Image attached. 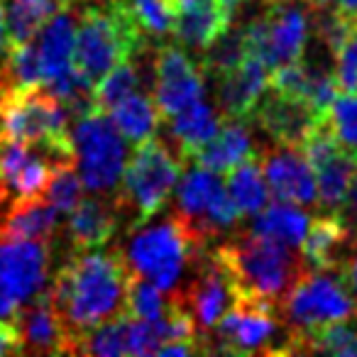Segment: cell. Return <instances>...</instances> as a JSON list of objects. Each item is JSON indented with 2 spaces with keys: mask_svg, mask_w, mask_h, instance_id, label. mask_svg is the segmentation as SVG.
Returning <instances> with one entry per match:
<instances>
[{
  "mask_svg": "<svg viewBox=\"0 0 357 357\" xmlns=\"http://www.w3.org/2000/svg\"><path fill=\"white\" fill-rule=\"evenodd\" d=\"M128 277L125 259L100 250L71 255L56 272L47 291L69 340V355H76L79 337L89 328L125 313Z\"/></svg>",
  "mask_w": 357,
  "mask_h": 357,
  "instance_id": "cell-1",
  "label": "cell"
},
{
  "mask_svg": "<svg viewBox=\"0 0 357 357\" xmlns=\"http://www.w3.org/2000/svg\"><path fill=\"white\" fill-rule=\"evenodd\" d=\"M235 294L282 308L284 298L308 272L303 252L289 243L257 233H240L215 248Z\"/></svg>",
  "mask_w": 357,
  "mask_h": 357,
  "instance_id": "cell-2",
  "label": "cell"
},
{
  "mask_svg": "<svg viewBox=\"0 0 357 357\" xmlns=\"http://www.w3.org/2000/svg\"><path fill=\"white\" fill-rule=\"evenodd\" d=\"M147 47L128 0H93L81 10L74 42V69L96 86L115 64L135 59Z\"/></svg>",
  "mask_w": 357,
  "mask_h": 357,
  "instance_id": "cell-3",
  "label": "cell"
},
{
  "mask_svg": "<svg viewBox=\"0 0 357 357\" xmlns=\"http://www.w3.org/2000/svg\"><path fill=\"white\" fill-rule=\"evenodd\" d=\"M206 250L208 243L181 215L172 213L154 225L142 223L132 228L125 248V267L162 291H174L186 267L196 264Z\"/></svg>",
  "mask_w": 357,
  "mask_h": 357,
  "instance_id": "cell-4",
  "label": "cell"
},
{
  "mask_svg": "<svg viewBox=\"0 0 357 357\" xmlns=\"http://www.w3.org/2000/svg\"><path fill=\"white\" fill-rule=\"evenodd\" d=\"M181 162L184 159L159 137L135 144L132 157L123 169V181L115 201L120 213L130 215V228L149 223L164 208L178 184Z\"/></svg>",
  "mask_w": 357,
  "mask_h": 357,
  "instance_id": "cell-5",
  "label": "cell"
},
{
  "mask_svg": "<svg viewBox=\"0 0 357 357\" xmlns=\"http://www.w3.org/2000/svg\"><path fill=\"white\" fill-rule=\"evenodd\" d=\"M0 135L40 144L64 159H76L69 113L47 86L8 89L0 96Z\"/></svg>",
  "mask_w": 357,
  "mask_h": 357,
  "instance_id": "cell-6",
  "label": "cell"
},
{
  "mask_svg": "<svg viewBox=\"0 0 357 357\" xmlns=\"http://www.w3.org/2000/svg\"><path fill=\"white\" fill-rule=\"evenodd\" d=\"M213 340L208 352H233V355H289L296 352V335L287 328L277 308L255 298L235 296L215 328L206 337Z\"/></svg>",
  "mask_w": 357,
  "mask_h": 357,
  "instance_id": "cell-7",
  "label": "cell"
},
{
  "mask_svg": "<svg viewBox=\"0 0 357 357\" xmlns=\"http://www.w3.org/2000/svg\"><path fill=\"white\" fill-rule=\"evenodd\" d=\"M355 308V301L347 294L337 269H308L301 282L291 289V294L284 298L279 316L296 335L298 352L303 337L328 323L345 321Z\"/></svg>",
  "mask_w": 357,
  "mask_h": 357,
  "instance_id": "cell-8",
  "label": "cell"
},
{
  "mask_svg": "<svg viewBox=\"0 0 357 357\" xmlns=\"http://www.w3.org/2000/svg\"><path fill=\"white\" fill-rule=\"evenodd\" d=\"M245 30L248 52L267 64L277 66L303 59L311 35V13L306 0H267V8Z\"/></svg>",
  "mask_w": 357,
  "mask_h": 357,
  "instance_id": "cell-9",
  "label": "cell"
},
{
  "mask_svg": "<svg viewBox=\"0 0 357 357\" xmlns=\"http://www.w3.org/2000/svg\"><path fill=\"white\" fill-rule=\"evenodd\" d=\"M79 176L84 189L110 191L123 176L128 147L125 137L108 120L105 110L93 108L76 120V130L71 135Z\"/></svg>",
  "mask_w": 357,
  "mask_h": 357,
  "instance_id": "cell-10",
  "label": "cell"
},
{
  "mask_svg": "<svg viewBox=\"0 0 357 357\" xmlns=\"http://www.w3.org/2000/svg\"><path fill=\"white\" fill-rule=\"evenodd\" d=\"M176 213L194 228L196 235L211 243L225 230L240 225L243 213L235 206L225 184L211 169L196 164L178 178L176 184Z\"/></svg>",
  "mask_w": 357,
  "mask_h": 357,
  "instance_id": "cell-11",
  "label": "cell"
},
{
  "mask_svg": "<svg viewBox=\"0 0 357 357\" xmlns=\"http://www.w3.org/2000/svg\"><path fill=\"white\" fill-rule=\"evenodd\" d=\"M50 243L0 238V318L15 316L22 303L45 289Z\"/></svg>",
  "mask_w": 357,
  "mask_h": 357,
  "instance_id": "cell-12",
  "label": "cell"
},
{
  "mask_svg": "<svg viewBox=\"0 0 357 357\" xmlns=\"http://www.w3.org/2000/svg\"><path fill=\"white\" fill-rule=\"evenodd\" d=\"M181 311L194 321L196 333L206 350V337L223 318L228 306L235 301V287L225 264L220 262L215 250H206L194 264V279L184 287V291H172Z\"/></svg>",
  "mask_w": 357,
  "mask_h": 357,
  "instance_id": "cell-13",
  "label": "cell"
},
{
  "mask_svg": "<svg viewBox=\"0 0 357 357\" xmlns=\"http://www.w3.org/2000/svg\"><path fill=\"white\" fill-rule=\"evenodd\" d=\"M204 69L178 45H162L154 56V103L164 118L204 98Z\"/></svg>",
  "mask_w": 357,
  "mask_h": 357,
  "instance_id": "cell-14",
  "label": "cell"
},
{
  "mask_svg": "<svg viewBox=\"0 0 357 357\" xmlns=\"http://www.w3.org/2000/svg\"><path fill=\"white\" fill-rule=\"evenodd\" d=\"M259 159L274 199L301 208L316 206V174L301 147L277 144L272 149H259Z\"/></svg>",
  "mask_w": 357,
  "mask_h": 357,
  "instance_id": "cell-15",
  "label": "cell"
},
{
  "mask_svg": "<svg viewBox=\"0 0 357 357\" xmlns=\"http://www.w3.org/2000/svg\"><path fill=\"white\" fill-rule=\"evenodd\" d=\"M252 118L274 139V144L301 147L303 139L311 135V130L326 115H318L316 108L311 103H306V100L267 89L262 93V98L257 100V105H255L250 120Z\"/></svg>",
  "mask_w": 357,
  "mask_h": 357,
  "instance_id": "cell-16",
  "label": "cell"
},
{
  "mask_svg": "<svg viewBox=\"0 0 357 357\" xmlns=\"http://www.w3.org/2000/svg\"><path fill=\"white\" fill-rule=\"evenodd\" d=\"M172 35L189 52L204 54L235 20V10L225 0H169Z\"/></svg>",
  "mask_w": 357,
  "mask_h": 357,
  "instance_id": "cell-17",
  "label": "cell"
},
{
  "mask_svg": "<svg viewBox=\"0 0 357 357\" xmlns=\"http://www.w3.org/2000/svg\"><path fill=\"white\" fill-rule=\"evenodd\" d=\"M269 74L272 71L267 69V64L259 56L248 52V56L240 61V66H235L233 71H228L223 76H215L223 118L245 120L248 123L257 100L269 89Z\"/></svg>",
  "mask_w": 357,
  "mask_h": 357,
  "instance_id": "cell-18",
  "label": "cell"
},
{
  "mask_svg": "<svg viewBox=\"0 0 357 357\" xmlns=\"http://www.w3.org/2000/svg\"><path fill=\"white\" fill-rule=\"evenodd\" d=\"M15 328L20 333L22 352H35V355H69V340L56 318L50 301V291L42 289L40 294L22 303L15 311Z\"/></svg>",
  "mask_w": 357,
  "mask_h": 357,
  "instance_id": "cell-19",
  "label": "cell"
},
{
  "mask_svg": "<svg viewBox=\"0 0 357 357\" xmlns=\"http://www.w3.org/2000/svg\"><path fill=\"white\" fill-rule=\"evenodd\" d=\"M66 220V238L74 252L100 250L118 235L120 211L118 204L103 199H81L69 211Z\"/></svg>",
  "mask_w": 357,
  "mask_h": 357,
  "instance_id": "cell-20",
  "label": "cell"
},
{
  "mask_svg": "<svg viewBox=\"0 0 357 357\" xmlns=\"http://www.w3.org/2000/svg\"><path fill=\"white\" fill-rule=\"evenodd\" d=\"M259 154V149L255 147V139L250 128L245 125V120H230L225 118V125L218 128V132L204 142L201 147H196L189 154V159L194 164L211 172H230L233 167H238L240 162Z\"/></svg>",
  "mask_w": 357,
  "mask_h": 357,
  "instance_id": "cell-21",
  "label": "cell"
},
{
  "mask_svg": "<svg viewBox=\"0 0 357 357\" xmlns=\"http://www.w3.org/2000/svg\"><path fill=\"white\" fill-rule=\"evenodd\" d=\"M352 235L335 213H323L308 223L301 243L303 259L311 269H340L345 255L352 248Z\"/></svg>",
  "mask_w": 357,
  "mask_h": 357,
  "instance_id": "cell-22",
  "label": "cell"
},
{
  "mask_svg": "<svg viewBox=\"0 0 357 357\" xmlns=\"http://www.w3.org/2000/svg\"><path fill=\"white\" fill-rule=\"evenodd\" d=\"M59 213L61 211L45 199L15 201L0 215V238L52 243L59 228Z\"/></svg>",
  "mask_w": 357,
  "mask_h": 357,
  "instance_id": "cell-23",
  "label": "cell"
},
{
  "mask_svg": "<svg viewBox=\"0 0 357 357\" xmlns=\"http://www.w3.org/2000/svg\"><path fill=\"white\" fill-rule=\"evenodd\" d=\"M74 42H76V25L74 15L69 8H61L59 13L50 17L42 27L40 35V61L45 69V86L59 74H64L71 64H74Z\"/></svg>",
  "mask_w": 357,
  "mask_h": 357,
  "instance_id": "cell-24",
  "label": "cell"
},
{
  "mask_svg": "<svg viewBox=\"0 0 357 357\" xmlns=\"http://www.w3.org/2000/svg\"><path fill=\"white\" fill-rule=\"evenodd\" d=\"M311 167L316 172V204L323 213H337L355 172V157L342 147H335Z\"/></svg>",
  "mask_w": 357,
  "mask_h": 357,
  "instance_id": "cell-25",
  "label": "cell"
},
{
  "mask_svg": "<svg viewBox=\"0 0 357 357\" xmlns=\"http://www.w3.org/2000/svg\"><path fill=\"white\" fill-rule=\"evenodd\" d=\"M169 120H172V137L176 139V149L181 159H189V154L204 142H208L220 128V115L204 98L186 105L184 110H178Z\"/></svg>",
  "mask_w": 357,
  "mask_h": 357,
  "instance_id": "cell-26",
  "label": "cell"
},
{
  "mask_svg": "<svg viewBox=\"0 0 357 357\" xmlns=\"http://www.w3.org/2000/svg\"><path fill=\"white\" fill-rule=\"evenodd\" d=\"M110 115H113V125L118 128V132L132 144L154 137L159 123H162V113H159L154 98L142 93L125 96L110 108Z\"/></svg>",
  "mask_w": 357,
  "mask_h": 357,
  "instance_id": "cell-27",
  "label": "cell"
},
{
  "mask_svg": "<svg viewBox=\"0 0 357 357\" xmlns=\"http://www.w3.org/2000/svg\"><path fill=\"white\" fill-rule=\"evenodd\" d=\"M225 189L233 196L235 206H238L243 215H257L269 204V186L264 181L259 154H255V157L245 159L238 167L230 169Z\"/></svg>",
  "mask_w": 357,
  "mask_h": 357,
  "instance_id": "cell-28",
  "label": "cell"
},
{
  "mask_svg": "<svg viewBox=\"0 0 357 357\" xmlns=\"http://www.w3.org/2000/svg\"><path fill=\"white\" fill-rule=\"evenodd\" d=\"M308 218L301 211V206L294 204H274V206H264L257 215H255L252 225H250V233L257 235H267V238H277L282 243H289L294 248H301L303 238H306L308 230Z\"/></svg>",
  "mask_w": 357,
  "mask_h": 357,
  "instance_id": "cell-29",
  "label": "cell"
},
{
  "mask_svg": "<svg viewBox=\"0 0 357 357\" xmlns=\"http://www.w3.org/2000/svg\"><path fill=\"white\" fill-rule=\"evenodd\" d=\"M10 45L32 42L54 13L61 10L59 0H3Z\"/></svg>",
  "mask_w": 357,
  "mask_h": 357,
  "instance_id": "cell-30",
  "label": "cell"
},
{
  "mask_svg": "<svg viewBox=\"0 0 357 357\" xmlns=\"http://www.w3.org/2000/svg\"><path fill=\"white\" fill-rule=\"evenodd\" d=\"M128 331H130V316L120 313V316L103 321L98 326L89 328L84 335L79 337L76 345V355H128Z\"/></svg>",
  "mask_w": 357,
  "mask_h": 357,
  "instance_id": "cell-31",
  "label": "cell"
},
{
  "mask_svg": "<svg viewBox=\"0 0 357 357\" xmlns=\"http://www.w3.org/2000/svg\"><path fill=\"white\" fill-rule=\"evenodd\" d=\"M298 352H326L337 357H357V321H335L313 331L298 345Z\"/></svg>",
  "mask_w": 357,
  "mask_h": 357,
  "instance_id": "cell-32",
  "label": "cell"
},
{
  "mask_svg": "<svg viewBox=\"0 0 357 357\" xmlns=\"http://www.w3.org/2000/svg\"><path fill=\"white\" fill-rule=\"evenodd\" d=\"M0 74L13 89H32V86H45V69H42L40 52L32 42L10 45L6 50V64L0 66Z\"/></svg>",
  "mask_w": 357,
  "mask_h": 357,
  "instance_id": "cell-33",
  "label": "cell"
},
{
  "mask_svg": "<svg viewBox=\"0 0 357 357\" xmlns=\"http://www.w3.org/2000/svg\"><path fill=\"white\" fill-rule=\"evenodd\" d=\"M248 56V42H245V30L243 27L230 25L208 50L201 56V69L208 76H223L228 71H233L235 66H240V61Z\"/></svg>",
  "mask_w": 357,
  "mask_h": 357,
  "instance_id": "cell-34",
  "label": "cell"
},
{
  "mask_svg": "<svg viewBox=\"0 0 357 357\" xmlns=\"http://www.w3.org/2000/svg\"><path fill=\"white\" fill-rule=\"evenodd\" d=\"M172 308V294L164 296L162 289L152 282L130 274L125 287V313L130 318H162Z\"/></svg>",
  "mask_w": 357,
  "mask_h": 357,
  "instance_id": "cell-35",
  "label": "cell"
},
{
  "mask_svg": "<svg viewBox=\"0 0 357 357\" xmlns=\"http://www.w3.org/2000/svg\"><path fill=\"white\" fill-rule=\"evenodd\" d=\"M137 84H139V69L135 66L132 59H123L93 86V105L108 113L118 100L135 93Z\"/></svg>",
  "mask_w": 357,
  "mask_h": 357,
  "instance_id": "cell-36",
  "label": "cell"
},
{
  "mask_svg": "<svg viewBox=\"0 0 357 357\" xmlns=\"http://www.w3.org/2000/svg\"><path fill=\"white\" fill-rule=\"evenodd\" d=\"M328 125L337 144L357 157V93H340L328 108Z\"/></svg>",
  "mask_w": 357,
  "mask_h": 357,
  "instance_id": "cell-37",
  "label": "cell"
},
{
  "mask_svg": "<svg viewBox=\"0 0 357 357\" xmlns=\"http://www.w3.org/2000/svg\"><path fill=\"white\" fill-rule=\"evenodd\" d=\"M81 196H84V181H81L79 172L74 169V162H64V164H59V167H54L42 199L50 201V204L56 206L59 211L69 213L81 201Z\"/></svg>",
  "mask_w": 357,
  "mask_h": 357,
  "instance_id": "cell-38",
  "label": "cell"
},
{
  "mask_svg": "<svg viewBox=\"0 0 357 357\" xmlns=\"http://www.w3.org/2000/svg\"><path fill=\"white\" fill-rule=\"evenodd\" d=\"M333 61H335L333 79H335L337 93H357V22L335 50Z\"/></svg>",
  "mask_w": 357,
  "mask_h": 357,
  "instance_id": "cell-39",
  "label": "cell"
},
{
  "mask_svg": "<svg viewBox=\"0 0 357 357\" xmlns=\"http://www.w3.org/2000/svg\"><path fill=\"white\" fill-rule=\"evenodd\" d=\"M132 13L147 37H164L172 30V3L169 0H132Z\"/></svg>",
  "mask_w": 357,
  "mask_h": 357,
  "instance_id": "cell-40",
  "label": "cell"
},
{
  "mask_svg": "<svg viewBox=\"0 0 357 357\" xmlns=\"http://www.w3.org/2000/svg\"><path fill=\"white\" fill-rule=\"evenodd\" d=\"M335 215L340 218V223L350 230L352 238H357V157H355V172H352V176H350L347 194H345V199H342V206Z\"/></svg>",
  "mask_w": 357,
  "mask_h": 357,
  "instance_id": "cell-41",
  "label": "cell"
},
{
  "mask_svg": "<svg viewBox=\"0 0 357 357\" xmlns=\"http://www.w3.org/2000/svg\"><path fill=\"white\" fill-rule=\"evenodd\" d=\"M340 277H342V284H345L347 294H350V298L355 301L357 306V238L352 240V248L350 252L345 255V259H342L340 264Z\"/></svg>",
  "mask_w": 357,
  "mask_h": 357,
  "instance_id": "cell-42",
  "label": "cell"
},
{
  "mask_svg": "<svg viewBox=\"0 0 357 357\" xmlns=\"http://www.w3.org/2000/svg\"><path fill=\"white\" fill-rule=\"evenodd\" d=\"M22 340L15 323H8L0 318V355H20Z\"/></svg>",
  "mask_w": 357,
  "mask_h": 357,
  "instance_id": "cell-43",
  "label": "cell"
},
{
  "mask_svg": "<svg viewBox=\"0 0 357 357\" xmlns=\"http://www.w3.org/2000/svg\"><path fill=\"white\" fill-rule=\"evenodd\" d=\"M313 10H333L357 20V0H306Z\"/></svg>",
  "mask_w": 357,
  "mask_h": 357,
  "instance_id": "cell-44",
  "label": "cell"
},
{
  "mask_svg": "<svg viewBox=\"0 0 357 357\" xmlns=\"http://www.w3.org/2000/svg\"><path fill=\"white\" fill-rule=\"evenodd\" d=\"M10 47V40H8V22H6V6L0 0V52L6 54V50Z\"/></svg>",
  "mask_w": 357,
  "mask_h": 357,
  "instance_id": "cell-45",
  "label": "cell"
},
{
  "mask_svg": "<svg viewBox=\"0 0 357 357\" xmlns=\"http://www.w3.org/2000/svg\"><path fill=\"white\" fill-rule=\"evenodd\" d=\"M81 3H93V0H59L61 8H74V6H81Z\"/></svg>",
  "mask_w": 357,
  "mask_h": 357,
  "instance_id": "cell-46",
  "label": "cell"
},
{
  "mask_svg": "<svg viewBox=\"0 0 357 357\" xmlns=\"http://www.w3.org/2000/svg\"><path fill=\"white\" fill-rule=\"evenodd\" d=\"M264 3H267V0H264Z\"/></svg>",
  "mask_w": 357,
  "mask_h": 357,
  "instance_id": "cell-47",
  "label": "cell"
}]
</instances>
